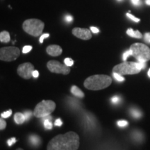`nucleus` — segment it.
<instances>
[{"instance_id":"5701e85b","label":"nucleus","mask_w":150,"mask_h":150,"mask_svg":"<svg viewBox=\"0 0 150 150\" xmlns=\"http://www.w3.org/2000/svg\"><path fill=\"white\" fill-rule=\"evenodd\" d=\"M11 114H12V110H7V111L6 112H2V113H1V117L3 118H7L8 117H10V116L11 115Z\"/></svg>"},{"instance_id":"20e7f679","label":"nucleus","mask_w":150,"mask_h":150,"mask_svg":"<svg viewBox=\"0 0 150 150\" xmlns=\"http://www.w3.org/2000/svg\"><path fill=\"white\" fill-rule=\"evenodd\" d=\"M138 62H124L115 65L112 69V72H117L121 75L136 74L141 71Z\"/></svg>"},{"instance_id":"a878e982","label":"nucleus","mask_w":150,"mask_h":150,"mask_svg":"<svg viewBox=\"0 0 150 150\" xmlns=\"http://www.w3.org/2000/svg\"><path fill=\"white\" fill-rule=\"evenodd\" d=\"M24 116H25L26 121H28L30 118L31 117V115H32V112L30 111V110H27V111L24 112Z\"/></svg>"},{"instance_id":"f704fd0d","label":"nucleus","mask_w":150,"mask_h":150,"mask_svg":"<svg viewBox=\"0 0 150 150\" xmlns=\"http://www.w3.org/2000/svg\"><path fill=\"white\" fill-rule=\"evenodd\" d=\"M38 76H39V72H38V70H34L33 72V76L34 78H37V77H38Z\"/></svg>"},{"instance_id":"473e14b6","label":"nucleus","mask_w":150,"mask_h":150,"mask_svg":"<svg viewBox=\"0 0 150 150\" xmlns=\"http://www.w3.org/2000/svg\"><path fill=\"white\" fill-rule=\"evenodd\" d=\"M65 20L67 22H71L73 20V18L71 16H66L65 17Z\"/></svg>"},{"instance_id":"cd10ccee","label":"nucleus","mask_w":150,"mask_h":150,"mask_svg":"<svg viewBox=\"0 0 150 150\" xmlns=\"http://www.w3.org/2000/svg\"><path fill=\"white\" fill-rule=\"evenodd\" d=\"M117 125L120 127H125L128 125V122L126 120H120L117 122Z\"/></svg>"},{"instance_id":"f03ea898","label":"nucleus","mask_w":150,"mask_h":150,"mask_svg":"<svg viewBox=\"0 0 150 150\" xmlns=\"http://www.w3.org/2000/svg\"><path fill=\"white\" fill-rule=\"evenodd\" d=\"M111 83L110 76L105 74H96L86 79L84 81V86L91 91H99L108 87Z\"/></svg>"},{"instance_id":"6ab92c4d","label":"nucleus","mask_w":150,"mask_h":150,"mask_svg":"<svg viewBox=\"0 0 150 150\" xmlns=\"http://www.w3.org/2000/svg\"><path fill=\"white\" fill-rule=\"evenodd\" d=\"M112 75H113V77L115 78V79L119 82H122L125 80V79L124 78L121 74H118L117 72H113Z\"/></svg>"},{"instance_id":"2eb2a0df","label":"nucleus","mask_w":150,"mask_h":150,"mask_svg":"<svg viewBox=\"0 0 150 150\" xmlns=\"http://www.w3.org/2000/svg\"><path fill=\"white\" fill-rule=\"evenodd\" d=\"M10 40H11L10 34H9L8 31H1V33H0V41H1V42L7 43L10 41Z\"/></svg>"},{"instance_id":"6e6552de","label":"nucleus","mask_w":150,"mask_h":150,"mask_svg":"<svg viewBox=\"0 0 150 150\" xmlns=\"http://www.w3.org/2000/svg\"><path fill=\"white\" fill-rule=\"evenodd\" d=\"M47 67L50 72L56 74H68L70 72V67L67 66L65 64H62L57 61H50L47 64Z\"/></svg>"},{"instance_id":"a211bd4d","label":"nucleus","mask_w":150,"mask_h":150,"mask_svg":"<svg viewBox=\"0 0 150 150\" xmlns=\"http://www.w3.org/2000/svg\"><path fill=\"white\" fill-rule=\"evenodd\" d=\"M47 119L44 120V127L45 128L47 129H52V124L50 122V120L52 119V117L50 115L47 116Z\"/></svg>"},{"instance_id":"c756f323","label":"nucleus","mask_w":150,"mask_h":150,"mask_svg":"<svg viewBox=\"0 0 150 150\" xmlns=\"http://www.w3.org/2000/svg\"><path fill=\"white\" fill-rule=\"evenodd\" d=\"M144 40L146 42L150 43V33H146L144 36Z\"/></svg>"},{"instance_id":"0eeeda50","label":"nucleus","mask_w":150,"mask_h":150,"mask_svg":"<svg viewBox=\"0 0 150 150\" xmlns=\"http://www.w3.org/2000/svg\"><path fill=\"white\" fill-rule=\"evenodd\" d=\"M20 50L16 47H5L0 50V59L4 61H13L20 56Z\"/></svg>"},{"instance_id":"c9c22d12","label":"nucleus","mask_w":150,"mask_h":150,"mask_svg":"<svg viewBox=\"0 0 150 150\" xmlns=\"http://www.w3.org/2000/svg\"><path fill=\"white\" fill-rule=\"evenodd\" d=\"M131 2L134 5H139L140 4V0H131Z\"/></svg>"},{"instance_id":"aec40b11","label":"nucleus","mask_w":150,"mask_h":150,"mask_svg":"<svg viewBox=\"0 0 150 150\" xmlns=\"http://www.w3.org/2000/svg\"><path fill=\"white\" fill-rule=\"evenodd\" d=\"M120 101H121L120 97L117 96V95L113 96L112 97H111V99H110V102H111L113 104H119V103L120 102Z\"/></svg>"},{"instance_id":"9d476101","label":"nucleus","mask_w":150,"mask_h":150,"mask_svg":"<svg viewBox=\"0 0 150 150\" xmlns=\"http://www.w3.org/2000/svg\"><path fill=\"white\" fill-rule=\"evenodd\" d=\"M72 34L74 36L82 39V40H89L92 38L91 31L88 29H83V28L76 27L72 29Z\"/></svg>"},{"instance_id":"39448f33","label":"nucleus","mask_w":150,"mask_h":150,"mask_svg":"<svg viewBox=\"0 0 150 150\" xmlns=\"http://www.w3.org/2000/svg\"><path fill=\"white\" fill-rule=\"evenodd\" d=\"M132 56L138 61L147 62L150 60V49L142 43H134L131 46Z\"/></svg>"},{"instance_id":"f257e3e1","label":"nucleus","mask_w":150,"mask_h":150,"mask_svg":"<svg viewBox=\"0 0 150 150\" xmlns=\"http://www.w3.org/2000/svg\"><path fill=\"white\" fill-rule=\"evenodd\" d=\"M80 140L77 134L69 131L65 134L58 135L49 142L47 150H77Z\"/></svg>"},{"instance_id":"ddd939ff","label":"nucleus","mask_w":150,"mask_h":150,"mask_svg":"<svg viewBox=\"0 0 150 150\" xmlns=\"http://www.w3.org/2000/svg\"><path fill=\"white\" fill-rule=\"evenodd\" d=\"M71 93H72L74 96L80 97V98H83L84 97V93L82 92L81 90L77 86H72L71 88Z\"/></svg>"},{"instance_id":"7ed1b4c3","label":"nucleus","mask_w":150,"mask_h":150,"mask_svg":"<svg viewBox=\"0 0 150 150\" xmlns=\"http://www.w3.org/2000/svg\"><path fill=\"white\" fill-rule=\"evenodd\" d=\"M44 27V22L38 19H29L25 20L22 25L25 32L34 37L39 36L42 34Z\"/></svg>"},{"instance_id":"7c9ffc66","label":"nucleus","mask_w":150,"mask_h":150,"mask_svg":"<svg viewBox=\"0 0 150 150\" xmlns=\"http://www.w3.org/2000/svg\"><path fill=\"white\" fill-rule=\"evenodd\" d=\"M49 36H50V34H49V33H44V34H42L40 38V42L42 43L44 39L47 38H48Z\"/></svg>"},{"instance_id":"9b49d317","label":"nucleus","mask_w":150,"mask_h":150,"mask_svg":"<svg viewBox=\"0 0 150 150\" xmlns=\"http://www.w3.org/2000/svg\"><path fill=\"white\" fill-rule=\"evenodd\" d=\"M62 48L59 45H50L47 48V53L49 55L52 56H60L62 54Z\"/></svg>"},{"instance_id":"412c9836","label":"nucleus","mask_w":150,"mask_h":150,"mask_svg":"<svg viewBox=\"0 0 150 150\" xmlns=\"http://www.w3.org/2000/svg\"><path fill=\"white\" fill-rule=\"evenodd\" d=\"M64 63L68 67L72 66V65H73V64H74V61H73V60L72 59H70V58H66V59L64 60Z\"/></svg>"},{"instance_id":"72a5a7b5","label":"nucleus","mask_w":150,"mask_h":150,"mask_svg":"<svg viewBox=\"0 0 150 150\" xmlns=\"http://www.w3.org/2000/svg\"><path fill=\"white\" fill-rule=\"evenodd\" d=\"M91 30L92 31V32H93L94 33H99V30L97 29V27H91Z\"/></svg>"},{"instance_id":"4c0bfd02","label":"nucleus","mask_w":150,"mask_h":150,"mask_svg":"<svg viewBox=\"0 0 150 150\" xmlns=\"http://www.w3.org/2000/svg\"><path fill=\"white\" fill-rule=\"evenodd\" d=\"M147 75H148V76H149V77L150 78V68H149V71H148V72H147Z\"/></svg>"},{"instance_id":"f8f14e48","label":"nucleus","mask_w":150,"mask_h":150,"mask_svg":"<svg viewBox=\"0 0 150 150\" xmlns=\"http://www.w3.org/2000/svg\"><path fill=\"white\" fill-rule=\"evenodd\" d=\"M14 120L18 125H22L26 121L25 116L22 112H16L14 115Z\"/></svg>"},{"instance_id":"4be33fe9","label":"nucleus","mask_w":150,"mask_h":150,"mask_svg":"<svg viewBox=\"0 0 150 150\" xmlns=\"http://www.w3.org/2000/svg\"><path fill=\"white\" fill-rule=\"evenodd\" d=\"M129 56H132V52H131V50H127V51H126L125 52V53L123 54V58H122V59H123L124 61H126L127 58H128Z\"/></svg>"},{"instance_id":"bb28decb","label":"nucleus","mask_w":150,"mask_h":150,"mask_svg":"<svg viewBox=\"0 0 150 150\" xmlns=\"http://www.w3.org/2000/svg\"><path fill=\"white\" fill-rule=\"evenodd\" d=\"M6 127V122L4 120H3V118H1L0 119V129L4 130Z\"/></svg>"},{"instance_id":"58836bf2","label":"nucleus","mask_w":150,"mask_h":150,"mask_svg":"<svg viewBox=\"0 0 150 150\" xmlns=\"http://www.w3.org/2000/svg\"><path fill=\"white\" fill-rule=\"evenodd\" d=\"M16 150H24V149H22V148H18Z\"/></svg>"},{"instance_id":"2f4dec72","label":"nucleus","mask_w":150,"mask_h":150,"mask_svg":"<svg viewBox=\"0 0 150 150\" xmlns=\"http://www.w3.org/2000/svg\"><path fill=\"white\" fill-rule=\"evenodd\" d=\"M54 125H55L56 126L61 127V126H62V125H63V122H62L61 120L60 119V118H59V119H57L55 121V122H54Z\"/></svg>"},{"instance_id":"c85d7f7f","label":"nucleus","mask_w":150,"mask_h":150,"mask_svg":"<svg viewBox=\"0 0 150 150\" xmlns=\"http://www.w3.org/2000/svg\"><path fill=\"white\" fill-rule=\"evenodd\" d=\"M16 141H17V140H16V138H11V139L8 140V141H7V143H8L9 147H11V146H12L14 143H16Z\"/></svg>"},{"instance_id":"423d86ee","label":"nucleus","mask_w":150,"mask_h":150,"mask_svg":"<svg viewBox=\"0 0 150 150\" xmlns=\"http://www.w3.org/2000/svg\"><path fill=\"white\" fill-rule=\"evenodd\" d=\"M56 104L52 100H42L35 106L33 115L36 117H45L55 110Z\"/></svg>"},{"instance_id":"f3484780","label":"nucleus","mask_w":150,"mask_h":150,"mask_svg":"<svg viewBox=\"0 0 150 150\" xmlns=\"http://www.w3.org/2000/svg\"><path fill=\"white\" fill-rule=\"evenodd\" d=\"M30 142L34 146H38L40 144L41 140L40 138L37 135H31L29 137Z\"/></svg>"},{"instance_id":"4468645a","label":"nucleus","mask_w":150,"mask_h":150,"mask_svg":"<svg viewBox=\"0 0 150 150\" xmlns=\"http://www.w3.org/2000/svg\"><path fill=\"white\" fill-rule=\"evenodd\" d=\"M127 35H129V36L133 37V38H141L142 37V33L140 32L139 31H134L132 29H128L127 31Z\"/></svg>"},{"instance_id":"b1692460","label":"nucleus","mask_w":150,"mask_h":150,"mask_svg":"<svg viewBox=\"0 0 150 150\" xmlns=\"http://www.w3.org/2000/svg\"><path fill=\"white\" fill-rule=\"evenodd\" d=\"M127 16L128 17L129 19H131V20H133V21H134V22H140V19L139 18H136V17L134 16H133V15H131V13H127Z\"/></svg>"},{"instance_id":"dca6fc26","label":"nucleus","mask_w":150,"mask_h":150,"mask_svg":"<svg viewBox=\"0 0 150 150\" xmlns=\"http://www.w3.org/2000/svg\"><path fill=\"white\" fill-rule=\"evenodd\" d=\"M130 114L135 119H139L142 115V112L137 108H131L130 109Z\"/></svg>"},{"instance_id":"393cba45","label":"nucleus","mask_w":150,"mask_h":150,"mask_svg":"<svg viewBox=\"0 0 150 150\" xmlns=\"http://www.w3.org/2000/svg\"><path fill=\"white\" fill-rule=\"evenodd\" d=\"M32 50V46H30V45H26L24 46L23 49H22V52L24 54H27L29 53V52Z\"/></svg>"},{"instance_id":"e433bc0d","label":"nucleus","mask_w":150,"mask_h":150,"mask_svg":"<svg viewBox=\"0 0 150 150\" xmlns=\"http://www.w3.org/2000/svg\"><path fill=\"white\" fill-rule=\"evenodd\" d=\"M146 4L150 6V0H146Z\"/></svg>"},{"instance_id":"1a4fd4ad","label":"nucleus","mask_w":150,"mask_h":150,"mask_svg":"<svg viewBox=\"0 0 150 150\" xmlns=\"http://www.w3.org/2000/svg\"><path fill=\"white\" fill-rule=\"evenodd\" d=\"M34 70V66L31 63H24L18 66V74L23 79H29L33 76V72Z\"/></svg>"}]
</instances>
